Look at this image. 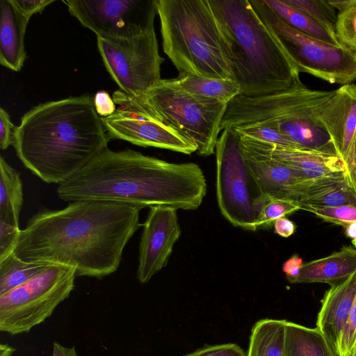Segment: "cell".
Segmentation results:
<instances>
[{
  "mask_svg": "<svg viewBox=\"0 0 356 356\" xmlns=\"http://www.w3.org/2000/svg\"><path fill=\"white\" fill-rule=\"evenodd\" d=\"M287 4L301 10L332 35H336L337 15L327 0H284Z\"/></svg>",
  "mask_w": 356,
  "mask_h": 356,
  "instance_id": "cell-28",
  "label": "cell"
},
{
  "mask_svg": "<svg viewBox=\"0 0 356 356\" xmlns=\"http://www.w3.org/2000/svg\"><path fill=\"white\" fill-rule=\"evenodd\" d=\"M216 196L224 218L233 226L256 231L267 202L244 158L238 136L222 131L215 149Z\"/></svg>",
  "mask_w": 356,
  "mask_h": 356,
  "instance_id": "cell-8",
  "label": "cell"
},
{
  "mask_svg": "<svg viewBox=\"0 0 356 356\" xmlns=\"http://www.w3.org/2000/svg\"><path fill=\"white\" fill-rule=\"evenodd\" d=\"M273 225L275 232L284 238L289 237L296 230L294 222L285 216L277 219Z\"/></svg>",
  "mask_w": 356,
  "mask_h": 356,
  "instance_id": "cell-40",
  "label": "cell"
},
{
  "mask_svg": "<svg viewBox=\"0 0 356 356\" xmlns=\"http://www.w3.org/2000/svg\"><path fill=\"white\" fill-rule=\"evenodd\" d=\"M184 356H246L244 350L235 343L206 345Z\"/></svg>",
  "mask_w": 356,
  "mask_h": 356,
  "instance_id": "cell-34",
  "label": "cell"
},
{
  "mask_svg": "<svg viewBox=\"0 0 356 356\" xmlns=\"http://www.w3.org/2000/svg\"><path fill=\"white\" fill-rule=\"evenodd\" d=\"M74 268L49 264L36 276L0 296V330L29 332L49 317L74 288Z\"/></svg>",
  "mask_w": 356,
  "mask_h": 356,
  "instance_id": "cell-9",
  "label": "cell"
},
{
  "mask_svg": "<svg viewBox=\"0 0 356 356\" xmlns=\"http://www.w3.org/2000/svg\"><path fill=\"white\" fill-rule=\"evenodd\" d=\"M346 235L352 239V241H356V221L351 222L346 227Z\"/></svg>",
  "mask_w": 356,
  "mask_h": 356,
  "instance_id": "cell-43",
  "label": "cell"
},
{
  "mask_svg": "<svg viewBox=\"0 0 356 356\" xmlns=\"http://www.w3.org/2000/svg\"><path fill=\"white\" fill-rule=\"evenodd\" d=\"M327 2L335 10H339V14L356 5V0H327Z\"/></svg>",
  "mask_w": 356,
  "mask_h": 356,
  "instance_id": "cell-41",
  "label": "cell"
},
{
  "mask_svg": "<svg viewBox=\"0 0 356 356\" xmlns=\"http://www.w3.org/2000/svg\"><path fill=\"white\" fill-rule=\"evenodd\" d=\"M301 209L299 203L286 200H269L264 204L258 220L257 227L270 225L278 218Z\"/></svg>",
  "mask_w": 356,
  "mask_h": 356,
  "instance_id": "cell-31",
  "label": "cell"
},
{
  "mask_svg": "<svg viewBox=\"0 0 356 356\" xmlns=\"http://www.w3.org/2000/svg\"><path fill=\"white\" fill-rule=\"evenodd\" d=\"M113 99L119 108L111 115L101 118L108 140L120 139L145 147L166 149L185 154L197 152L193 144L140 110L122 91H115Z\"/></svg>",
  "mask_w": 356,
  "mask_h": 356,
  "instance_id": "cell-13",
  "label": "cell"
},
{
  "mask_svg": "<svg viewBox=\"0 0 356 356\" xmlns=\"http://www.w3.org/2000/svg\"><path fill=\"white\" fill-rule=\"evenodd\" d=\"M356 273V248L346 246L325 257L304 264L291 283L339 284Z\"/></svg>",
  "mask_w": 356,
  "mask_h": 356,
  "instance_id": "cell-20",
  "label": "cell"
},
{
  "mask_svg": "<svg viewBox=\"0 0 356 356\" xmlns=\"http://www.w3.org/2000/svg\"><path fill=\"white\" fill-rule=\"evenodd\" d=\"M352 242H353V244L354 245V247H355V248H356V241H352Z\"/></svg>",
  "mask_w": 356,
  "mask_h": 356,
  "instance_id": "cell-47",
  "label": "cell"
},
{
  "mask_svg": "<svg viewBox=\"0 0 356 356\" xmlns=\"http://www.w3.org/2000/svg\"><path fill=\"white\" fill-rule=\"evenodd\" d=\"M129 97L140 110L193 144L199 155L215 153L227 103L191 94L172 79H161L143 96Z\"/></svg>",
  "mask_w": 356,
  "mask_h": 356,
  "instance_id": "cell-7",
  "label": "cell"
},
{
  "mask_svg": "<svg viewBox=\"0 0 356 356\" xmlns=\"http://www.w3.org/2000/svg\"><path fill=\"white\" fill-rule=\"evenodd\" d=\"M94 104L96 111L101 118L110 116L117 110L113 99L105 91H99L95 95Z\"/></svg>",
  "mask_w": 356,
  "mask_h": 356,
  "instance_id": "cell-37",
  "label": "cell"
},
{
  "mask_svg": "<svg viewBox=\"0 0 356 356\" xmlns=\"http://www.w3.org/2000/svg\"><path fill=\"white\" fill-rule=\"evenodd\" d=\"M172 81L181 89L196 96L228 103L241 94L239 85L231 79L204 77L179 73Z\"/></svg>",
  "mask_w": 356,
  "mask_h": 356,
  "instance_id": "cell-23",
  "label": "cell"
},
{
  "mask_svg": "<svg viewBox=\"0 0 356 356\" xmlns=\"http://www.w3.org/2000/svg\"><path fill=\"white\" fill-rule=\"evenodd\" d=\"M346 356H356V341L351 351Z\"/></svg>",
  "mask_w": 356,
  "mask_h": 356,
  "instance_id": "cell-46",
  "label": "cell"
},
{
  "mask_svg": "<svg viewBox=\"0 0 356 356\" xmlns=\"http://www.w3.org/2000/svg\"><path fill=\"white\" fill-rule=\"evenodd\" d=\"M177 211L165 205L149 207L139 245L136 277L141 284L148 282L168 264L181 234Z\"/></svg>",
  "mask_w": 356,
  "mask_h": 356,
  "instance_id": "cell-15",
  "label": "cell"
},
{
  "mask_svg": "<svg viewBox=\"0 0 356 356\" xmlns=\"http://www.w3.org/2000/svg\"><path fill=\"white\" fill-rule=\"evenodd\" d=\"M207 191L195 163H175L132 149L108 147L69 179L58 184L63 201L116 202L141 207L165 205L195 210Z\"/></svg>",
  "mask_w": 356,
  "mask_h": 356,
  "instance_id": "cell-2",
  "label": "cell"
},
{
  "mask_svg": "<svg viewBox=\"0 0 356 356\" xmlns=\"http://www.w3.org/2000/svg\"><path fill=\"white\" fill-rule=\"evenodd\" d=\"M21 229L0 220V260L14 252Z\"/></svg>",
  "mask_w": 356,
  "mask_h": 356,
  "instance_id": "cell-33",
  "label": "cell"
},
{
  "mask_svg": "<svg viewBox=\"0 0 356 356\" xmlns=\"http://www.w3.org/2000/svg\"><path fill=\"white\" fill-rule=\"evenodd\" d=\"M108 138L94 97H70L33 108L15 127L17 156L47 184H61L107 147Z\"/></svg>",
  "mask_w": 356,
  "mask_h": 356,
  "instance_id": "cell-3",
  "label": "cell"
},
{
  "mask_svg": "<svg viewBox=\"0 0 356 356\" xmlns=\"http://www.w3.org/2000/svg\"><path fill=\"white\" fill-rule=\"evenodd\" d=\"M13 5L25 17H31L38 13H41L54 0H10Z\"/></svg>",
  "mask_w": 356,
  "mask_h": 356,
  "instance_id": "cell-36",
  "label": "cell"
},
{
  "mask_svg": "<svg viewBox=\"0 0 356 356\" xmlns=\"http://www.w3.org/2000/svg\"><path fill=\"white\" fill-rule=\"evenodd\" d=\"M331 92L311 90L300 82L266 95H238L227 103L220 131L262 122L304 149L338 155L330 136L316 116L318 106Z\"/></svg>",
  "mask_w": 356,
  "mask_h": 356,
  "instance_id": "cell-6",
  "label": "cell"
},
{
  "mask_svg": "<svg viewBox=\"0 0 356 356\" xmlns=\"http://www.w3.org/2000/svg\"><path fill=\"white\" fill-rule=\"evenodd\" d=\"M262 22L270 29L297 65L330 83L346 85L356 79V56L343 46H335L305 35L285 23L264 0H249Z\"/></svg>",
  "mask_w": 356,
  "mask_h": 356,
  "instance_id": "cell-10",
  "label": "cell"
},
{
  "mask_svg": "<svg viewBox=\"0 0 356 356\" xmlns=\"http://www.w3.org/2000/svg\"><path fill=\"white\" fill-rule=\"evenodd\" d=\"M15 351V348L8 344L0 346V356H11Z\"/></svg>",
  "mask_w": 356,
  "mask_h": 356,
  "instance_id": "cell-44",
  "label": "cell"
},
{
  "mask_svg": "<svg viewBox=\"0 0 356 356\" xmlns=\"http://www.w3.org/2000/svg\"><path fill=\"white\" fill-rule=\"evenodd\" d=\"M15 127L11 122L10 117L2 108H0V147L6 149L13 145L14 131Z\"/></svg>",
  "mask_w": 356,
  "mask_h": 356,
  "instance_id": "cell-35",
  "label": "cell"
},
{
  "mask_svg": "<svg viewBox=\"0 0 356 356\" xmlns=\"http://www.w3.org/2000/svg\"><path fill=\"white\" fill-rule=\"evenodd\" d=\"M269 147L275 158L296 170L307 179L343 173L346 170L345 162L337 154L287 149L270 143Z\"/></svg>",
  "mask_w": 356,
  "mask_h": 356,
  "instance_id": "cell-19",
  "label": "cell"
},
{
  "mask_svg": "<svg viewBox=\"0 0 356 356\" xmlns=\"http://www.w3.org/2000/svg\"><path fill=\"white\" fill-rule=\"evenodd\" d=\"M334 207H356V197L350 189L345 172L310 180L300 205Z\"/></svg>",
  "mask_w": 356,
  "mask_h": 356,
  "instance_id": "cell-21",
  "label": "cell"
},
{
  "mask_svg": "<svg viewBox=\"0 0 356 356\" xmlns=\"http://www.w3.org/2000/svg\"><path fill=\"white\" fill-rule=\"evenodd\" d=\"M52 356H78L74 346L65 347L57 342L54 343Z\"/></svg>",
  "mask_w": 356,
  "mask_h": 356,
  "instance_id": "cell-42",
  "label": "cell"
},
{
  "mask_svg": "<svg viewBox=\"0 0 356 356\" xmlns=\"http://www.w3.org/2000/svg\"><path fill=\"white\" fill-rule=\"evenodd\" d=\"M49 264L22 261L13 252L0 260V296L32 279Z\"/></svg>",
  "mask_w": 356,
  "mask_h": 356,
  "instance_id": "cell-27",
  "label": "cell"
},
{
  "mask_svg": "<svg viewBox=\"0 0 356 356\" xmlns=\"http://www.w3.org/2000/svg\"><path fill=\"white\" fill-rule=\"evenodd\" d=\"M162 46L179 73L235 81L229 42L209 0H156Z\"/></svg>",
  "mask_w": 356,
  "mask_h": 356,
  "instance_id": "cell-5",
  "label": "cell"
},
{
  "mask_svg": "<svg viewBox=\"0 0 356 356\" xmlns=\"http://www.w3.org/2000/svg\"><path fill=\"white\" fill-rule=\"evenodd\" d=\"M141 209L85 200L43 210L21 230L14 253L25 262L70 266L76 276L102 279L119 268L126 245L142 226Z\"/></svg>",
  "mask_w": 356,
  "mask_h": 356,
  "instance_id": "cell-1",
  "label": "cell"
},
{
  "mask_svg": "<svg viewBox=\"0 0 356 356\" xmlns=\"http://www.w3.org/2000/svg\"><path fill=\"white\" fill-rule=\"evenodd\" d=\"M316 116L346 165L356 136V84L343 85L332 90L318 106Z\"/></svg>",
  "mask_w": 356,
  "mask_h": 356,
  "instance_id": "cell-16",
  "label": "cell"
},
{
  "mask_svg": "<svg viewBox=\"0 0 356 356\" xmlns=\"http://www.w3.org/2000/svg\"><path fill=\"white\" fill-rule=\"evenodd\" d=\"M327 341V340H326ZM329 356H339L332 346L327 341Z\"/></svg>",
  "mask_w": 356,
  "mask_h": 356,
  "instance_id": "cell-45",
  "label": "cell"
},
{
  "mask_svg": "<svg viewBox=\"0 0 356 356\" xmlns=\"http://www.w3.org/2000/svg\"><path fill=\"white\" fill-rule=\"evenodd\" d=\"M284 356H329L327 341L317 327L286 321Z\"/></svg>",
  "mask_w": 356,
  "mask_h": 356,
  "instance_id": "cell-25",
  "label": "cell"
},
{
  "mask_svg": "<svg viewBox=\"0 0 356 356\" xmlns=\"http://www.w3.org/2000/svg\"><path fill=\"white\" fill-rule=\"evenodd\" d=\"M238 136L246 163L267 201L279 199L300 204L312 179L275 158L268 143Z\"/></svg>",
  "mask_w": 356,
  "mask_h": 356,
  "instance_id": "cell-14",
  "label": "cell"
},
{
  "mask_svg": "<svg viewBox=\"0 0 356 356\" xmlns=\"http://www.w3.org/2000/svg\"><path fill=\"white\" fill-rule=\"evenodd\" d=\"M24 195L20 174L0 157V220L19 227Z\"/></svg>",
  "mask_w": 356,
  "mask_h": 356,
  "instance_id": "cell-24",
  "label": "cell"
},
{
  "mask_svg": "<svg viewBox=\"0 0 356 356\" xmlns=\"http://www.w3.org/2000/svg\"><path fill=\"white\" fill-rule=\"evenodd\" d=\"M0 63L18 72L26 58L24 35L29 19L10 0L0 1Z\"/></svg>",
  "mask_w": 356,
  "mask_h": 356,
  "instance_id": "cell-18",
  "label": "cell"
},
{
  "mask_svg": "<svg viewBox=\"0 0 356 356\" xmlns=\"http://www.w3.org/2000/svg\"><path fill=\"white\" fill-rule=\"evenodd\" d=\"M356 341V297L350 309L348 320L341 334L337 353L339 356L347 355Z\"/></svg>",
  "mask_w": 356,
  "mask_h": 356,
  "instance_id": "cell-32",
  "label": "cell"
},
{
  "mask_svg": "<svg viewBox=\"0 0 356 356\" xmlns=\"http://www.w3.org/2000/svg\"><path fill=\"white\" fill-rule=\"evenodd\" d=\"M345 177L348 186L356 197V136L352 153L346 163Z\"/></svg>",
  "mask_w": 356,
  "mask_h": 356,
  "instance_id": "cell-38",
  "label": "cell"
},
{
  "mask_svg": "<svg viewBox=\"0 0 356 356\" xmlns=\"http://www.w3.org/2000/svg\"><path fill=\"white\" fill-rule=\"evenodd\" d=\"M285 23L309 37L335 46H341L337 37L301 10L287 4L284 0H264Z\"/></svg>",
  "mask_w": 356,
  "mask_h": 356,
  "instance_id": "cell-26",
  "label": "cell"
},
{
  "mask_svg": "<svg viewBox=\"0 0 356 356\" xmlns=\"http://www.w3.org/2000/svg\"><path fill=\"white\" fill-rule=\"evenodd\" d=\"M301 209L307 211L324 221L346 227L356 221V207L342 205L334 207H319L310 204L300 205Z\"/></svg>",
  "mask_w": 356,
  "mask_h": 356,
  "instance_id": "cell-30",
  "label": "cell"
},
{
  "mask_svg": "<svg viewBox=\"0 0 356 356\" xmlns=\"http://www.w3.org/2000/svg\"><path fill=\"white\" fill-rule=\"evenodd\" d=\"M302 259L296 254L288 259L282 266V271L286 274L289 281L298 276L303 266Z\"/></svg>",
  "mask_w": 356,
  "mask_h": 356,
  "instance_id": "cell-39",
  "label": "cell"
},
{
  "mask_svg": "<svg viewBox=\"0 0 356 356\" xmlns=\"http://www.w3.org/2000/svg\"><path fill=\"white\" fill-rule=\"evenodd\" d=\"M356 297V273L331 286L321 301L316 327L336 352Z\"/></svg>",
  "mask_w": 356,
  "mask_h": 356,
  "instance_id": "cell-17",
  "label": "cell"
},
{
  "mask_svg": "<svg viewBox=\"0 0 356 356\" xmlns=\"http://www.w3.org/2000/svg\"><path fill=\"white\" fill-rule=\"evenodd\" d=\"M70 13L97 37L126 39L154 26L156 0H67Z\"/></svg>",
  "mask_w": 356,
  "mask_h": 356,
  "instance_id": "cell-12",
  "label": "cell"
},
{
  "mask_svg": "<svg viewBox=\"0 0 356 356\" xmlns=\"http://www.w3.org/2000/svg\"><path fill=\"white\" fill-rule=\"evenodd\" d=\"M97 38L107 71L125 94L140 97L161 79L164 58L159 54L154 26L130 38Z\"/></svg>",
  "mask_w": 356,
  "mask_h": 356,
  "instance_id": "cell-11",
  "label": "cell"
},
{
  "mask_svg": "<svg viewBox=\"0 0 356 356\" xmlns=\"http://www.w3.org/2000/svg\"><path fill=\"white\" fill-rule=\"evenodd\" d=\"M232 129L239 136H248L278 147L293 149H304L298 144L293 142L278 130L262 122H254Z\"/></svg>",
  "mask_w": 356,
  "mask_h": 356,
  "instance_id": "cell-29",
  "label": "cell"
},
{
  "mask_svg": "<svg viewBox=\"0 0 356 356\" xmlns=\"http://www.w3.org/2000/svg\"><path fill=\"white\" fill-rule=\"evenodd\" d=\"M229 42L241 95L256 97L301 82L292 58L249 0H209Z\"/></svg>",
  "mask_w": 356,
  "mask_h": 356,
  "instance_id": "cell-4",
  "label": "cell"
},
{
  "mask_svg": "<svg viewBox=\"0 0 356 356\" xmlns=\"http://www.w3.org/2000/svg\"><path fill=\"white\" fill-rule=\"evenodd\" d=\"M285 320L263 318L251 330L246 356H284Z\"/></svg>",
  "mask_w": 356,
  "mask_h": 356,
  "instance_id": "cell-22",
  "label": "cell"
}]
</instances>
